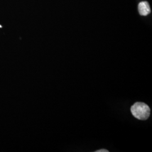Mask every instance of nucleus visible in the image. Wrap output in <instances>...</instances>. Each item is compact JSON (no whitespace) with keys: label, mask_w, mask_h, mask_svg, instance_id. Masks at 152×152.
<instances>
[{"label":"nucleus","mask_w":152,"mask_h":152,"mask_svg":"<svg viewBox=\"0 0 152 152\" xmlns=\"http://www.w3.org/2000/svg\"><path fill=\"white\" fill-rule=\"evenodd\" d=\"M132 114L137 119L147 120L150 116L151 109L149 106L142 102H136L131 107Z\"/></svg>","instance_id":"f257e3e1"},{"label":"nucleus","mask_w":152,"mask_h":152,"mask_svg":"<svg viewBox=\"0 0 152 152\" xmlns=\"http://www.w3.org/2000/svg\"><path fill=\"white\" fill-rule=\"evenodd\" d=\"M138 10L141 15L146 16L151 12V8L147 2L142 1L138 5Z\"/></svg>","instance_id":"f03ea898"},{"label":"nucleus","mask_w":152,"mask_h":152,"mask_svg":"<svg viewBox=\"0 0 152 152\" xmlns=\"http://www.w3.org/2000/svg\"><path fill=\"white\" fill-rule=\"evenodd\" d=\"M109 151L108 150H106V149H100V150H99L97 151L96 152H108Z\"/></svg>","instance_id":"7ed1b4c3"}]
</instances>
